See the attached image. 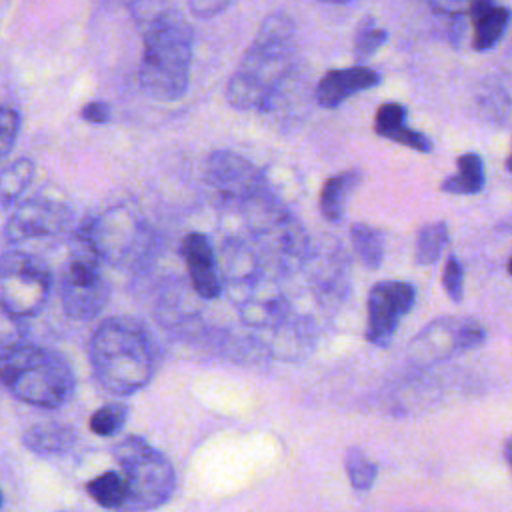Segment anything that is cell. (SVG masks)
Instances as JSON below:
<instances>
[{"mask_svg":"<svg viewBox=\"0 0 512 512\" xmlns=\"http://www.w3.org/2000/svg\"><path fill=\"white\" fill-rule=\"evenodd\" d=\"M320 2H328V4H346V2H352V0H320Z\"/></svg>","mask_w":512,"mask_h":512,"instance_id":"obj_32","label":"cell"},{"mask_svg":"<svg viewBox=\"0 0 512 512\" xmlns=\"http://www.w3.org/2000/svg\"><path fill=\"white\" fill-rule=\"evenodd\" d=\"M456 164L458 170L442 180L440 190L446 194H478L486 184L482 156L476 152H466L458 156Z\"/></svg>","mask_w":512,"mask_h":512,"instance_id":"obj_18","label":"cell"},{"mask_svg":"<svg viewBox=\"0 0 512 512\" xmlns=\"http://www.w3.org/2000/svg\"><path fill=\"white\" fill-rule=\"evenodd\" d=\"M388 40V32L376 24L372 16H364L354 36V54L358 62L372 58Z\"/></svg>","mask_w":512,"mask_h":512,"instance_id":"obj_23","label":"cell"},{"mask_svg":"<svg viewBox=\"0 0 512 512\" xmlns=\"http://www.w3.org/2000/svg\"><path fill=\"white\" fill-rule=\"evenodd\" d=\"M230 0H190V10L198 18H210L218 12H222Z\"/></svg>","mask_w":512,"mask_h":512,"instance_id":"obj_30","label":"cell"},{"mask_svg":"<svg viewBox=\"0 0 512 512\" xmlns=\"http://www.w3.org/2000/svg\"><path fill=\"white\" fill-rule=\"evenodd\" d=\"M506 168H508L510 174H512V152H510V156H508V160H506Z\"/></svg>","mask_w":512,"mask_h":512,"instance_id":"obj_33","label":"cell"},{"mask_svg":"<svg viewBox=\"0 0 512 512\" xmlns=\"http://www.w3.org/2000/svg\"><path fill=\"white\" fill-rule=\"evenodd\" d=\"M208 182L228 198L252 196L260 186V174L252 162L228 150H216L206 164Z\"/></svg>","mask_w":512,"mask_h":512,"instance_id":"obj_11","label":"cell"},{"mask_svg":"<svg viewBox=\"0 0 512 512\" xmlns=\"http://www.w3.org/2000/svg\"><path fill=\"white\" fill-rule=\"evenodd\" d=\"M416 290L410 282L382 280L368 294L366 338L374 346H388L394 338L398 322L412 310Z\"/></svg>","mask_w":512,"mask_h":512,"instance_id":"obj_9","label":"cell"},{"mask_svg":"<svg viewBox=\"0 0 512 512\" xmlns=\"http://www.w3.org/2000/svg\"><path fill=\"white\" fill-rule=\"evenodd\" d=\"M80 116H82L86 122H90V124H106L108 118H110V106H108V102L92 100V102H88V104L82 108Z\"/></svg>","mask_w":512,"mask_h":512,"instance_id":"obj_29","label":"cell"},{"mask_svg":"<svg viewBox=\"0 0 512 512\" xmlns=\"http://www.w3.org/2000/svg\"><path fill=\"white\" fill-rule=\"evenodd\" d=\"M76 442V434L70 426L58 422H40L30 426L22 434V444L38 456H56L70 450Z\"/></svg>","mask_w":512,"mask_h":512,"instance_id":"obj_16","label":"cell"},{"mask_svg":"<svg viewBox=\"0 0 512 512\" xmlns=\"http://www.w3.org/2000/svg\"><path fill=\"white\" fill-rule=\"evenodd\" d=\"M32 176H34V162L28 158H18L2 168V176H0L2 208H8L24 194Z\"/></svg>","mask_w":512,"mask_h":512,"instance_id":"obj_20","label":"cell"},{"mask_svg":"<svg viewBox=\"0 0 512 512\" xmlns=\"http://www.w3.org/2000/svg\"><path fill=\"white\" fill-rule=\"evenodd\" d=\"M344 468H346L350 484L360 492L370 490L376 480V474H378L376 462L372 458H368V454H364L360 448H348L346 458H344Z\"/></svg>","mask_w":512,"mask_h":512,"instance_id":"obj_24","label":"cell"},{"mask_svg":"<svg viewBox=\"0 0 512 512\" xmlns=\"http://www.w3.org/2000/svg\"><path fill=\"white\" fill-rule=\"evenodd\" d=\"M126 482L124 512H148L162 506L176 488V474L168 458L138 436H126L112 448Z\"/></svg>","mask_w":512,"mask_h":512,"instance_id":"obj_5","label":"cell"},{"mask_svg":"<svg viewBox=\"0 0 512 512\" xmlns=\"http://www.w3.org/2000/svg\"><path fill=\"white\" fill-rule=\"evenodd\" d=\"M486 340V328L464 316H444L424 326L408 346V356L416 364H436L450 356L474 350Z\"/></svg>","mask_w":512,"mask_h":512,"instance_id":"obj_8","label":"cell"},{"mask_svg":"<svg viewBox=\"0 0 512 512\" xmlns=\"http://www.w3.org/2000/svg\"><path fill=\"white\" fill-rule=\"evenodd\" d=\"M294 50L292 20L282 12L264 18L228 80L226 100L230 106L256 110L268 104L292 68Z\"/></svg>","mask_w":512,"mask_h":512,"instance_id":"obj_1","label":"cell"},{"mask_svg":"<svg viewBox=\"0 0 512 512\" xmlns=\"http://www.w3.org/2000/svg\"><path fill=\"white\" fill-rule=\"evenodd\" d=\"M504 458L508 460V464L512 468V436H508L504 442Z\"/></svg>","mask_w":512,"mask_h":512,"instance_id":"obj_31","label":"cell"},{"mask_svg":"<svg viewBox=\"0 0 512 512\" xmlns=\"http://www.w3.org/2000/svg\"><path fill=\"white\" fill-rule=\"evenodd\" d=\"M52 276L48 266L24 252L8 250L0 264V300L10 318L34 316L48 300Z\"/></svg>","mask_w":512,"mask_h":512,"instance_id":"obj_7","label":"cell"},{"mask_svg":"<svg viewBox=\"0 0 512 512\" xmlns=\"http://www.w3.org/2000/svg\"><path fill=\"white\" fill-rule=\"evenodd\" d=\"M128 420V408L120 402H112V404H104L102 408H98L92 416H90V430L98 436H114L118 434L124 424Z\"/></svg>","mask_w":512,"mask_h":512,"instance_id":"obj_25","label":"cell"},{"mask_svg":"<svg viewBox=\"0 0 512 512\" xmlns=\"http://www.w3.org/2000/svg\"><path fill=\"white\" fill-rule=\"evenodd\" d=\"M472 18V46L478 52H486L494 48L504 36L512 10L508 6H500L494 0H476L470 14Z\"/></svg>","mask_w":512,"mask_h":512,"instance_id":"obj_15","label":"cell"},{"mask_svg":"<svg viewBox=\"0 0 512 512\" xmlns=\"http://www.w3.org/2000/svg\"><path fill=\"white\" fill-rule=\"evenodd\" d=\"M380 82V74L368 66L328 70L316 86V102L322 108H338L350 96L370 90Z\"/></svg>","mask_w":512,"mask_h":512,"instance_id":"obj_13","label":"cell"},{"mask_svg":"<svg viewBox=\"0 0 512 512\" xmlns=\"http://www.w3.org/2000/svg\"><path fill=\"white\" fill-rule=\"evenodd\" d=\"M20 132V116L14 108L4 106L0 116V154L8 156Z\"/></svg>","mask_w":512,"mask_h":512,"instance_id":"obj_27","label":"cell"},{"mask_svg":"<svg viewBox=\"0 0 512 512\" xmlns=\"http://www.w3.org/2000/svg\"><path fill=\"white\" fill-rule=\"evenodd\" d=\"M96 382L114 396H130L154 374V348L148 330L134 318L112 316L98 324L88 344Z\"/></svg>","mask_w":512,"mask_h":512,"instance_id":"obj_2","label":"cell"},{"mask_svg":"<svg viewBox=\"0 0 512 512\" xmlns=\"http://www.w3.org/2000/svg\"><path fill=\"white\" fill-rule=\"evenodd\" d=\"M508 272H510V276H512V256H510V262H508Z\"/></svg>","mask_w":512,"mask_h":512,"instance_id":"obj_34","label":"cell"},{"mask_svg":"<svg viewBox=\"0 0 512 512\" xmlns=\"http://www.w3.org/2000/svg\"><path fill=\"white\" fill-rule=\"evenodd\" d=\"M442 286L452 302H460L464 296V268L460 260L452 254L448 256L442 270Z\"/></svg>","mask_w":512,"mask_h":512,"instance_id":"obj_26","label":"cell"},{"mask_svg":"<svg viewBox=\"0 0 512 512\" xmlns=\"http://www.w3.org/2000/svg\"><path fill=\"white\" fill-rule=\"evenodd\" d=\"M4 388L36 408H60L76 386L68 360L52 348L28 342H4L0 358Z\"/></svg>","mask_w":512,"mask_h":512,"instance_id":"obj_4","label":"cell"},{"mask_svg":"<svg viewBox=\"0 0 512 512\" xmlns=\"http://www.w3.org/2000/svg\"><path fill=\"white\" fill-rule=\"evenodd\" d=\"M64 312L76 320L94 318L108 300V284L100 270V254L80 234L60 278Z\"/></svg>","mask_w":512,"mask_h":512,"instance_id":"obj_6","label":"cell"},{"mask_svg":"<svg viewBox=\"0 0 512 512\" xmlns=\"http://www.w3.org/2000/svg\"><path fill=\"white\" fill-rule=\"evenodd\" d=\"M350 240H352L356 256L360 258V262L366 268L376 270L382 264L384 240H382L380 230H376L364 222H356L350 228Z\"/></svg>","mask_w":512,"mask_h":512,"instance_id":"obj_21","label":"cell"},{"mask_svg":"<svg viewBox=\"0 0 512 512\" xmlns=\"http://www.w3.org/2000/svg\"><path fill=\"white\" fill-rule=\"evenodd\" d=\"M86 492L98 506L116 510V512H124V506L128 500V490H126V482L120 472L108 470V472L92 478L86 484Z\"/></svg>","mask_w":512,"mask_h":512,"instance_id":"obj_19","label":"cell"},{"mask_svg":"<svg viewBox=\"0 0 512 512\" xmlns=\"http://www.w3.org/2000/svg\"><path fill=\"white\" fill-rule=\"evenodd\" d=\"M446 244H448L446 222L438 220V222L424 224L416 236V250H414L416 264H420V266L434 264L440 258V254L444 252Z\"/></svg>","mask_w":512,"mask_h":512,"instance_id":"obj_22","label":"cell"},{"mask_svg":"<svg viewBox=\"0 0 512 512\" xmlns=\"http://www.w3.org/2000/svg\"><path fill=\"white\" fill-rule=\"evenodd\" d=\"M426 2L434 12H438L442 16H450V18L470 14L472 6L476 4V0H426Z\"/></svg>","mask_w":512,"mask_h":512,"instance_id":"obj_28","label":"cell"},{"mask_svg":"<svg viewBox=\"0 0 512 512\" xmlns=\"http://www.w3.org/2000/svg\"><path fill=\"white\" fill-rule=\"evenodd\" d=\"M362 174L358 170H344L330 176L320 190V210L328 222H340L344 218L348 196L360 184Z\"/></svg>","mask_w":512,"mask_h":512,"instance_id":"obj_17","label":"cell"},{"mask_svg":"<svg viewBox=\"0 0 512 512\" xmlns=\"http://www.w3.org/2000/svg\"><path fill=\"white\" fill-rule=\"evenodd\" d=\"M374 132L386 140H392L422 154L432 150L430 138L406 124V108L400 102L380 104L374 116Z\"/></svg>","mask_w":512,"mask_h":512,"instance_id":"obj_14","label":"cell"},{"mask_svg":"<svg viewBox=\"0 0 512 512\" xmlns=\"http://www.w3.org/2000/svg\"><path fill=\"white\" fill-rule=\"evenodd\" d=\"M194 30L174 10L158 12L144 28L138 82L146 96L176 102L188 92Z\"/></svg>","mask_w":512,"mask_h":512,"instance_id":"obj_3","label":"cell"},{"mask_svg":"<svg viewBox=\"0 0 512 512\" xmlns=\"http://www.w3.org/2000/svg\"><path fill=\"white\" fill-rule=\"evenodd\" d=\"M70 222V210L62 202L34 198L16 206L4 226L8 242H24L38 236H50L60 232Z\"/></svg>","mask_w":512,"mask_h":512,"instance_id":"obj_10","label":"cell"},{"mask_svg":"<svg viewBox=\"0 0 512 512\" xmlns=\"http://www.w3.org/2000/svg\"><path fill=\"white\" fill-rule=\"evenodd\" d=\"M180 254L184 258V264L196 294L208 300L218 298L222 292V284L218 276L216 256L208 236H204L202 232H188L182 238Z\"/></svg>","mask_w":512,"mask_h":512,"instance_id":"obj_12","label":"cell"}]
</instances>
